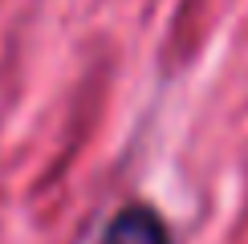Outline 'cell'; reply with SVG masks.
<instances>
[{"label":"cell","instance_id":"6da1fadb","mask_svg":"<svg viewBox=\"0 0 248 244\" xmlns=\"http://www.w3.org/2000/svg\"><path fill=\"white\" fill-rule=\"evenodd\" d=\"M98 244H171V228L147 203H126L106 224V232H102Z\"/></svg>","mask_w":248,"mask_h":244}]
</instances>
